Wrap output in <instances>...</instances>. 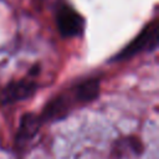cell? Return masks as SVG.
<instances>
[{
	"mask_svg": "<svg viewBox=\"0 0 159 159\" xmlns=\"http://www.w3.org/2000/svg\"><path fill=\"white\" fill-rule=\"evenodd\" d=\"M158 32L159 22L155 19L148 24L142 32L114 57V60H127L143 51H153L158 46Z\"/></svg>",
	"mask_w": 159,
	"mask_h": 159,
	"instance_id": "cell-1",
	"label": "cell"
},
{
	"mask_svg": "<svg viewBox=\"0 0 159 159\" xmlns=\"http://www.w3.org/2000/svg\"><path fill=\"white\" fill-rule=\"evenodd\" d=\"M56 25L63 37H73L83 31L84 20L72 7L62 6L56 14Z\"/></svg>",
	"mask_w": 159,
	"mask_h": 159,
	"instance_id": "cell-2",
	"label": "cell"
},
{
	"mask_svg": "<svg viewBox=\"0 0 159 159\" xmlns=\"http://www.w3.org/2000/svg\"><path fill=\"white\" fill-rule=\"evenodd\" d=\"M37 84L30 80L14 81L0 88V107L27 99L36 92Z\"/></svg>",
	"mask_w": 159,
	"mask_h": 159,
	"instance_id": "cell-3",
	"label": "cell"
},
{
	"mask_svg": "<svg viewBox=\"0 0 159 159\" xmlns=\"http://www.w3.org/2000/svg\"><path fill=\"white\" fill-rule=\"evenodd\" d=\"M42 120L40 116H36L35 113H26L21 117L19 130L16 133V144L17 145H25L27 142H30L39 132L40 125Z\"/></svg>",
	"mask_w": 159,
	"mask_h": 159,
	"instance_id": "cell-4",
	"label": "cell"
},
{
	"mask_svg": "<svg viewBox=\"0 0 159 159\" xmlns=\"http://www.w3.org/2000/svg\"><path fill=\"white\" fill-rule=\"evenodd\" d=\"M71 107V99L66 94H60L45 106L42 114L40 116L41 120H50V119H60L63 118L68 112Z\"/></svg>",
	"mask_w": 159,
	"mask_h": 159,
	"instance_id": "cell-5",
	"label": "cell"
},
{
	"mask_svg": "<svg viewBox=\"0 0 159 159\" xmlns=\"http://www.w3.org/2000/svg\"><path fill=\"white\" fill-rule=\"evenodd\" d=\"M73 98L77 102H91L94 101L99 94V82L98 80H87L77 84L73 89Z\"/></svg>",
	"mask_w": 159,
	"mask_h": 159,
	"instance_id": "cell-6",
	"label": "cell"
},
{
	"mask_svg": "<svg viewBox=\"0 0 159 159\" xmlns=\"http://www.w3.org/2000/svg\"><path fill=\"white\" fill-rule=\"evenodd\" d=\"M37 72H39V66H34L30 71V75H36Z\"/></svg>",
	"mask_w": 159,
	"mask_h": 159,
	"instance_id": "cell-7",
	"label": "cell"
}]
</instances>
